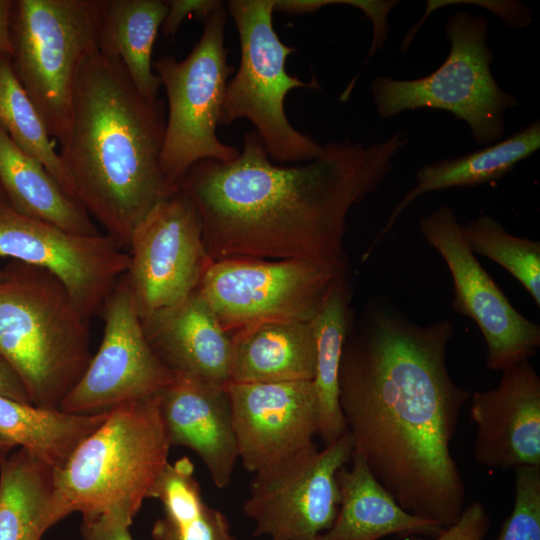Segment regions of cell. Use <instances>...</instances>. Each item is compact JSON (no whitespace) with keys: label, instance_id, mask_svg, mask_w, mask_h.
<instances>
[{"label":"cell","instance_id":"cell-1","mask_svg":"<svg viewBox=\"0 0 540 540\" xmlns=\"http://www.w3.org/2000/svg\"><path fill=\"white\" fill-rule=\"evenodd\" d=\"M449 320L414 322L382 299L348 328L339 368L340 407L355 450L408 513L447 527L465 484L450 444L471 396L446 364Z\"/></svg>","mask_w":540,"mask_h":540},{"label":"cell","instance_id":"cell-2","mask_svg":"<svg viewBox=\"0 0 540 540\" xmlns=\"http://www.w3.org/2000/svg\"><path fill=\"white\" fill-rule=\"evenodd\" d=\"M405 132L364 144L324 145L317 158L273 162L255 130L231 162L202 160L182 188L195 204L210 259L303 260L347 279V216L375 192L408 144Z\"/></svg>","mask_w":540,"mask_h":540},{"label":"cell","instance_id":"cell-3","mask_svg":"<svg viewBox=\"0 0 540 540\" xmlns=\"http://www.w3.org/2000/svg\"><path fill=\"white\" fill-rule=\"evenodd\" d=\"M165 104L141 94L117 58L98 50L83 63L60 156L76 200L128 251L150 210L179 188L160 168Z\"/></svg>","mask_w":540,"mask_h":540},{"label":"cell","instance_id":"cell-4","mask_svg":"<svg viewBox=\"0 0 540 540\" xmlns=\"http://www.w3.org/2000/svg\"><path fill=\"white\" fill-rule=\"evenodd\" d=\"M89 321L47 270L14 261L0 278V361L30 404L59 409L92 354Z\"/></svg>","mask_w":540,"mask_h":540},{"label":"cell","instance_id":"cell-5","mask_svg":"<svg viewBox=\"0 0 540 540\" xmlns=\"http://www.w3.org/2000/svg\"><path fill=\"white\" fill-rule=\"evenodd\" d=\"M158 395L110 410L65 467L54 470L57 496L67 515L112 513L133 520L143 501L151 498L171 448Z\"/></svg>","mask_w":540,"mask_h":540},{"label":"cell","instance_id":"cell-6","mask_svg":"<svg viewBox=\"0 0 540 540\" xmlns=\"http://www.w3.org/2000/svg\"><path fill=\"white\" fill-rule=\"evenodd\" d=\"M488 27L484 15L466 10L451 14L445 22L450 50L434 72L416 79L378 76L372 81L371 94L379 117L388 119L407 110H443L464 121L477 144L502 140L505 113L519 103L494 79Z\"/></svg>","mask_w":540,"mask_h":540},{"label":"cell","instance_id":"cell-7","mask_svg":"<svg viewBox=\"0 0 540 540\" xmlns=\"http://www.w3.org/2000/svg\"><path fill=\"white\" fill-rule=\"evenodd\" d=\"M102 0H13L11 63L50 136L69 134L79 71L97 49Z\"/></svg>","mask_w":540,"mask_h":540},{"label":"cell","instance_id":"cell-8","mask_svg":"<svg viewBox=\"0 0 540 540\" xmlns=\"http://www.w3.org/2000/svg\"><path fill=\"white\" fill-rule=\"evenodd\" d=\"M275 0H230L225 7L236 25L240 64L227 83L219 124L248 119L268 153L278 164L303 163L322 154L324 146L296 130L284 107L294 88L319 89L288 74L286 61L295 48L285 45L273 26Z\"/></svg>","mask_w":540,"mask_h":540},{"label":"cell","instance_id":"cell-9","mask_svg":"<svg viewBox=\"0 0 540 540\" xmlns=\"http://www.w3.org/2000/svg\"><path fill=\"white\" fill-rule=\"evenodd\" d=\"M227 14L224 5L204 20L201 38L185 59L163 56L152 64L168 103L160 168L174 188H180L195 163H227L240 153L216 133L228 78L235 70L227 62Z\"/></svg>","mask_w":540,"mask_h":540},{"label":"cell","instance_id":"cell-10","mask_svg":"<svg viewBox=\"0 0 540 540\" xmlns=\"http://www.w3.org/2000/svg\"><path fill=\"white\" fill-rule=\"evenodd\" d=\"M354 441L348 431L319 450L315 442L254 472L244 514L254 537L270 540H318L331 528L341 495L338 470L351 460Z\"/></svg>","mask_w":540,"mask_h":540},{"label":"cell","instance_id":"cell-11","mask_svg":"<svg viewBox=\"0 0 540 540\" xmlns=\"http://www.w3.org/2000/svg\"><path fill=\"white\" fill-rule=\"evenodd\" d=\"M338 278L308 261L235 257L212 262L197 290L232 335L265 322L312 321Z\"/></svg>","mask_w":540,"mask_h":540},{"label":"cell","instance_id":"cell-12","mask_svg":"<svg viewBox=\"0 0 540 540\" xmlns=\"http://www.w3.org/2000/svg\"><path fill=\"white\" fill-rule=\"evenodd\" d=\"M0 258L47 270L90 322L128 271V253L105 233L86 236L15 209L0 189Z\"/></svg>","mask_w":540,"mask_h":540},{"label":"cell","instance_id":"cell-13","mask_svg":"<svg viewBox=\"0 0 540 540\" xmlns=\"http://www.w3.org/2000/svg\"><path fill=\"white\" fill-rule=\"evenodd\" d=\"M127 253L130 264L124 278L141 319L189 297L213 262L199 212L182 188L137 225Z\"/></svg>","mask_w":540,"mask_h":540},{"label":"cell","instance_id":"cell-14","mask_svg":"<svg viewBox=\"0 0 540 540\" xmlns=\"http://www.w3.org/2000/svg\"><path fill=\"white\" fill-rule=\"evenodd\" d=\"M419 231L451 274L454 310L479 328L488 368L502 371L534 356L540 347V326L513 307L469 250L454 210L437 207L420 218Z\"/></svg>","mask_w":540,"mask_h":540},{"label":"cell","instance_id":"cell-15","mask_svg":"<svg viewBox=\"0 0 540 540\" xmlns=\"http://www.w3.org/2000/svg\"><path fill=\"white\" fill-rule=\"evenodd\" d=\"M104 332L85 372L59 409L74 414H98L158 395L175 375L150 347L142 320L123 277L101 314Z\"/></svg>","mask_w":540,"mask_h":540},{"label":"cell","instance_id":"cell-16","mask_svg":"<svg viewBox=\"0 0 540 540\" xmlns=\"http://www.w3.org/2000/svg\"><path fill=\"white\" fill-rule=\"evenodd\" d=\"M238 457L250 472L313 443L317 398L312 381L228 382Z\"/></svg>","mask_w":540,"mask_h":540},{"label":"cell","instance_id":"cell-17","mask_svg":"<svg viewBox=\"0 0 540 540\" xmlns=\"http://www.w3.org/2000/svg\"><path fill=\"white\" fill-rule=\"evenodd\" d=\"M501 372L495 388L470 396L474 458L503 471L540 466V377L529 360Z\"/></svg>","mask_w":540,"mask_h":540},{"label":"cell","instance_id":"cell-18","mask_svg":"<svg viewBox=\"0 0 540 540\" xmlns=\"http://www.w3.org/2000/svg\"><path fill=\"white\" fill-rule=\"evenodd\" d=\"M225 386L175 375L158 395L171 447L183 446L194 451L221 489L229 485L239 459Z\"/></svg>","mask_w":540,"mask_h":540},{"label":"cell","instance_id":"cell-19","mask_svg":"<svg viewBox=\"0 0 540 540\" xmlns=\"http://www.w3.org/2000/svg\"><path fill=\"white\" fill-rule=\"evenodd\" d=\"M141 320L150 347L174 375L220 386L230 381L232 336L198 290Z\"/></svg>","mask_w":540,"mask_h":540},{"label":"cell","instance_id":"cell-20","mask_svg":"<svg viewBox=\"0 0 540 540\" xmlns=\"http://www.w3.org/2000/svg\"><path fill=\"white\" fill-rule=\"evenodd\" d=\"M351 467H341L337 482L341 500L337 517L318 540H380L390 535L437 536L445 528L405 511L354 449Z\"/></svg>","mask_w":540,"mask_h":540},{"label":"cell","instance_id":"cell-21","mask_svg":"<svg viewBox=\"0 0 540 540\" xmlns=\"http://www.w3.org/2000/svg\"><path fill=\"white\" fill-rule=\"evenodd\" d=\"M232 336L230 381H312L316 344L312 321L256 324Z\"/></svg>","mask_w":540,"mask_h":540},{"label":"cell","instance_id":"cell-22","mask_svg":"<svg viewBox=\"0 0 540 540\" xmlns=\"http://www.w3.org/2000/svg\"><path fill=\"white\" fill-rule=\"evenodd\" d=\"M540 147V123L534 121L508 138L477 151L425 164L415 173V186L394 206L365 253L367 258L377 243L391 230L413 201L423 194L454 187H471L496 181Z\"/></svg>","mask_w":540,"mask_h":540},{"label":"cell","instance_id":"cell-23","mask_svg":"<svg viewBox=\"0 0 540 540\" xmlns=\"http://www.w3.org/2000/svg\"><path fill=\"white\" fill-rule=\"evenodd\" d=\"M67 516L50 466L21 448L0 458V540H41Z\"/></svg>","mask_w":540,"mask_h":540},{"label":"cell","instance_id":"cell-24","mask_svg":"<svg viewBox=\"0 0 540 540\" xmlns=\"http://www.w3.org/2000/svg\"><path fill=\"white\" fill-rule=\"evenodd\" d=\"M0 189L21 213L80 235L102 233L83 206L72 199L46 168L23 151L1 126Z\"/></svg>","mask_w":540,"mask_h":540},{"label":"cell","instance_id":"cell-25","mask_svg":"<svg viewBox=\"0 0 540 540\" xmlns=\"http://www.w3.org/2000/svg\"><path fill=\"white\" fill-rule=\"evenodd\" d=\"M168 11L163 0H102L97 40L100 54L117 58L138 91L158 97L161 80L153 71L152 52Z\"/></svg>","mask_w":540,"mask_h":540},{"label":"cell","instance_id":"cell-26","mask_svg":"<svg viewBox=\"0 0 540 540\" xmlns=\"http://www.w3.org/2000/svg\"><path fill=\"white\" fill-rule=\"evenodd\" d=\"M107 417L108 412L67 413L0 395V435L55 471L65 467Z\"/></svg>","mask_w":540,"mask_h":540},{"label":"cell","instance_id":"cell-27","mask_svg":"<svg viewBox=\"0 0 540 540\" xmlns=\"http://www.w3.org/2000/svg\"><path fill=\"white\" fill-rule=\"evenodd\" d=\"M349 300L347 279H336L322 308L312 320L316 344V368L312 382L317 398V435L325 446L347 431L339 401V368L351 319Z\"/></svg>","mask_w":540,"mask_h":540},{"label":"cell","instance_id":"cell-28","mask_svg":"<svg viewBox=\"0 0 540 540\" xmlns=\"http://www.w3.org/2000/svg\"><path fill=\"white\" fill-rule=\"evenodd\" d=\"M0 126L23 151L38 160L61 188L76 200L69 174L55 149V141L16 77L10 55L5 53L0 54Z\"/></svg>","mask_w":540,"mask_h":540},{"label":"cell","instance_id":"cell-29","mask_svg":"<svg viewBox=\"0 0 540 540\" xmlns=\"http://www.w3.org/2000/svg\"><path fill=\"white\" fill-rule=\"evenodd\" d=\"M462 237L473 254L507 270L540 307V242L515 236L494 218L481 214L461 224Z\"/></svg>","mask_w":540,"mask_h":540},{"label":"cell","instance_id":"cell-30","mask_svg":"<svg viewBox=\"0 0 540 540\" xmlns=\"http://www.w3.org/2000/svg\"><path fill=\"white\" fill-rule=\"evenodd\" d=\"M514 471V506L496 540H540V466H519Z\"/></svg>","mask_w":540,"mask_h":540},{"label":"cell","instance_id":"cell-31","mask_svg":"<svg viewBox=\"0 0 540 540\" xmlns=\"http://www.w3.org/2000/svg\"><path fill=\"white\" fill-rule=\"evenodd\" d=\"M151 535L154 540H237L226 516L206 503L177 517L157 519Z\"/></svg>","mask_w":540,"mask_h":540},{"label":"cell","instance_id":"cell-32","mask_svg":"<svg viewBox=\"0 0 540 540\" xmlns=\"http://www.w3.org/2000/svg\"><path fill=\"white\" fill-rule=\"evenodd\" d=\"M489 527L490 517L484 505L474 501L464 507L456 522L445 527L437 536H408L406 540H483Z\"/></svg>","mask_w":540,"mask_h":540},{"label":"cell","instance_id":"cell-33","mask_svg":"<svg viewBox=\"0 0 540 540\" xmlns=\"http://www.w3.org/2000/svg\"><path fill=\"white\" fill-rule=\"evenodd\" d=\"M342 5H349L361 10L367 18L371 20L373 37L366 61L361 70L366 65L367 60L382 49L387 39L388 14L399 3L396 0H340Z\"/></svg>","mask_w":540,"mask_h":540},{"label":"cell","instance_id":"cell-34","mask_svg":"<svg viewBox=\"0 0 540 540\" xmlns=\"http://www.w3.org/2000/svg\"><path fill=\"white\" fill-rule=\"evenodd\" d=\"M168 11L161 25L165 38H173L183 20L192 14L200 19H207L213 12L225 4L218 0H169Z\"/></svg>","mask_w":540,"mask_h":540},{"label":"cell","instance_id":"cell-35","mask_svg":"<svg viewBox=\"0 0 540 540\" xmlns=\"http://www.w3.org/2000/svg\"><path fill=\"white\" fill-rule=\"evenodd\" d=\"M133 520L122 514H103L82 518L84 540H133L129 527Z\"/></svg>","mask_w":540,"mask_h":540},{"label":"cell","instance_id":"cell-36","mask_svg":"<svg viewBox=\"0 0 540 540\" xmlns=\"http://www.w3.org/2000/svg\"><path fill=\"white\" fill-rule=\"evenodd\" d=\"M332 4H338V0H275L274 12L311 13Z\"/></svg>","mask_w":540,"mask_h":540},{"label":"cell","instance_id":"cell-37","mask_svg":"<svg viewBox=\"0 0 540 540\" xmlns=\"http://www.w3.org/2000/svg\"><path fill=\"white\" fill-rule=\"evenodd\" d=\"M0 395L30 403L22 386L10 369L0 361Z\"/></svg>","mask_w":540,"mask_h":540},{"label":"cell","instance_id":"cell-38","mask_svg":"<svg viewBox=\"0 0 540 540\" xmlns=\"http://www.w3.org/2000/svg\"><path fill=\"white\" fill-rule=\"evenodd\" d=\"M13 0H0V54L11 56L13 47L10 36V18Z\"/></svg>","mask_w":540,"mask_h":540},{"label":"cell","instance_id":"cell-39","mask_svg":"<svg viewBox=\"0 0 540 540\" xmlns=\"http://www.w3.org/2000/svg\"><path fill=\"white\" fill-rule=\"evenodd\" d=\"M15 447L11 441L0 435V458L12 452Z\"/></svg>","mask_w":540,"mask_h":540},{"label":"cell","instance_id":"cell-40","mask_svg":"<svg viewBox=\"0 0 540 540\" xmlns=\"http://www.w3.org/2000/svg\"><path fill=\"white\" fill-rule=\"evenodd\" d=\"M2 274H3V270H0V278H1Z\"/></svg>","mask_w":540,"mask_h":540}]
</instances>
